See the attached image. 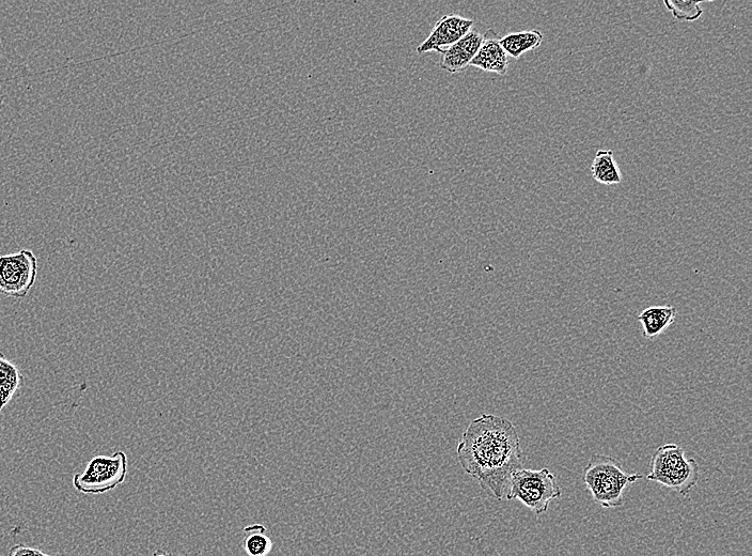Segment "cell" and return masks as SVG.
I'll use <instances>...</instances> for the list:
<instances>
[{
	"label": "cell",
	"mask_w": 752,
	"mask_h": 556,
	"mask_svg": "<svg viewBox=\"0 0 752 556\" xmlns=\"http://www.w3.org/2000/svg\"><path fill=\"white\" fill-rule=\"evenodd\" d=\"M592 177L604 185H615L622 181V174L613 150H599L591 166Z\"/></svg>",
	"instance_id": "13"
},
{
	"label": "cell",
	"mask_w": 752,
	"mask_h": 556,
	"mask_svg": "<svg viewBox=\"0 0 752 556\" xmlns=\"http://www.w3.org/2000/svg\"><path fill=\"white\" fill-rule=\"evenodd\" d=\"M151 556H180V555L172 554L163 550H156L155 552L152 553Z\"/></svg>",
	"instance_id": "17"
},
{
	"label": "cell",
	"mask_w": 752,
	"mask_h": 556,
	"mask_svg": "<svg viewBox=\"0 0 752 556\" xmlns=\"http://www.w3.org/2000/svg\"><path fill=\"white\" fill-rule=\"evenodd\" d=\"M485 72L504 76L509 69V56L500 44V38L494 29L487 30L483 35L480 49L469 64Z\"/></svg>",
	"instance_id": "9"
},
{
	"label": "cell",
	"mask_w": 752,
	"mask_h": 556,
	"mask_svg": "<svg viewBox=\"0 0 752 556\" xmlns=\"http://www.w3.org/2000/svg\"><path fill=\"white\" fill-rule=\"evenodd\" d=\"M703 2H681V0H666L665 7L673 18L681 22H695L702 17L703 10L700 5Z\"/></svg>",
	"instance_id": "15"
},
{
	"label": "cell",
	"mask_w": 752,
	"mask_h": 556,
	"mask_svg": "<svg viewBox=\"0 0 752 556\" xmlns=\"http://www.w3.org/2000/svg\"><path fill=\"white\" fill-rule=\"evenodd\" d=\"M556 476L547 468L541 470L521 469L510 480L506 500H519L532 513H547L551 503L561 497Z\"/></svg>",
	"instance_id": "4"
},
{
	"label": "cell",
	"mask_w": 752,
	"mask_h": 556,
	"mask_svg": "<svg viewBox=\"0 0 752 556\" xmlns=\"http://www.w3.org/2000/svg\"><path fill=\"white\" fill-rule=\"evenodd\" d=\"M8 556H52L37 548H31L23 544L15 545L9 551Z\"/></svg>",
	"instance_id": "16"
},
{
	"label": "cell",
	"mask_w": 752,
	"mask_h": 556,
	"mask_svg": "<svg viewBox=\"0 0 752 556\" xmlns=\"http://www.w3.org/2000/svg\"><path fill=\"white\" fill-rule=\"evenodd\" d=\"M263 524L255 523L244 529L243 549L248 556H268L274 547L273 540Z\"/></svg>",
	"instance_id": "14"
},
{
	"label": "cell",
	"mask_w": 752,
	"mask_h": 556,
	"mask_svg": "<svg viewBox=\"0 0 752 556\" xmlns=\"http://www.w3.org/2000/svg\"><path fill=\"white\" fill-rule=\"evenodd\" d=\"M642 477L626 473L618 460L602 454L592 455L584 470V483L593 501L604 508L622 506L626 487Z\"/></svg>",
	"instance_id": "2"
},
{
	"label": "cell",
	"mask_w": 752,
	"mask_h": 556,
	"mask_svg": "<svg viewBox=\"0 0 752 556\" xmlns=\"http://www.w3.org/2000/svg\"><path fill=\"white\" fill-rule=\"evenodd\" d=\"M647 480L675 490L686 497L699 481V466L695 459H687L681 446H658L651 458Z\"/></svg>",
	"instance_id": "3"
},
{
	"label": "cell",
	"mask_w": 752,
	"mask_h": 556,
	"mask_svg": "<svg viewBox=\"0 0 752 556\" xmlns=\"http://www.w3.org/2000/svg\"><path fill=\"white\" fill-rule=\"evenodd\" d=\"M475 21L460 17V15H445L434 25L432 32L427 40L423 41L417 48L418 54L437 52L442 54L451 45L457 43L470 30L473 29Z\"/></svg>",
	"instance_id": "7"
},
{
	"label": "cell",
	"mask_w": 752,
	"mask_h": 556,
	"mask_svg": "<svg viewBox=\"0 0 752 556\" xmlns=\"http://www.w3.org/2000/svg\"><path fill=\"white\" fill-rule=\"evenodd\" d=\"M38 259L29 250L0 257V295L24 299L37 281Z\"/></svg>",
	"instance_id": "6"
},
{
	"label": "cell",
	"mask_w": 752,
	"mask_h": 556,
	"mask_svg": "<svg viewBox=\"0 0 752 556\" xmlns=\"http://www.w3.org/2000/svg\"><path fill=\"white\" fill-rule=\"evenodd\" d=\"M482 39L483 35L478 30H470L461 40L451 45L449 49L442 53L440 65L438 66L451 74L462 72L469 67V64L472 63V60L477 55Z\"/></svg>",
	"instance_id": "8"
},
{
	"label": "cell",
	"mask_w": 752,
	"mask_h": 556,
	"mask_svg": "<svg viewBox=\"0 0 752 556\" xmlns=\"http://www.w3.org/2000/svg\"><path fill=\"white\" fill-rule=\"evenodd\" d=\"M543 39L544 36L540 30L531 29L520 33L508 34L500 38V44L508 56L519 59L525 53L540 48Z\"/></svg>",
	"instance_id": "12"
},
{
	"label": "cell",
	"mask_w": 752,
	"mask_h": 556,
	"mask_svg": "<svg viewBox=\"0 0 752 556\" xmlns=\"http://www.w3.org/2000/svg\"><path fill=\"white\" fill-rule=\"evenodd\" d=\"M129 472L127 454L118 451L112 456L93 457L81 474H75L73 485L87 496H99L124 483Z\"/></svg>",
	"instance_id": "5"
},
{
	"label": "cell",
	"mask_w": 752,
	"mask_h": 556,
	"mask_svg": "<svg viewBox=\"0 0 752 556\" xmlns=\"http://www.w3.org/2000/svg\"><path fill=\"white\" fill-rule=\"evenodd\" d=\"M457 453L463 470L498 501L506 500L512 474L524 469L525 456L514 425L493 414L470 422Z\"/></svg>",
	"instance_id": "1"
},
{
	"label": "cell",
	"mask_w": 752,
	"mask_h": 556,
	"mask_svg": "<svg viewBox=\"0 0 752 556\" xmlns=\"http://www.w3.org/2000/svg\"><path fill=\"white\" fill-rule=\"evenodd\" d=\"M677 310L672 306H651L638 316L644 336L652 339L663 334L677 318Z\"/></svg>",
	"instance_id": "10"
},
{
	"label": "cell",
	"mask_w": 752,
	"mask_h": 556,
	"mask_svg": "<svg viewBox=\"0 0 752 556\" xmlns=\"http://www.w3.org/2000/svg\"><path fill=\"white\" fill-rule=\"evenodd\" d=\"M24 384V377L17 364L0 351V411H3Z\"/></svg>",
	"instance_id": "11"
}]
</instances>
